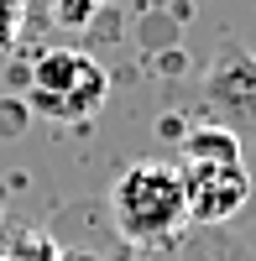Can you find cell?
Wrapping results in <instances>:
<instances>
[{
	"instance_id": "cell-1",
	"label": "cell",
	"mask_w": 256,
	"mask_h": 261,
	"mask_svg": "<svg viewBox=\"0 0 256 261\" xmlns=\"http://www.w3.org/2000/svg\"><path fill=\"white\" fill-rule=\"evenodd\" d=\"M110 220L120 230V241L131 246H167L178 241V230L188 225V193L178 162L141 157L110 183Z\"/></svg>"
},
{
	"instance_id": "cell-2",
	"label": "cell",
	"mask_w": 256,
	"mask_h": 261,
	"mask_svg": "<svg viewBox=\"0 0 256 261\" xmlns=\"http://www.w3.org/2000/svg\"><path fill=\"white\" fill-rule=\"evenodd\" d=\"M105 94H110V73L89 53H73V47L42 53L27 79V105L47 120H89L105 105Z\"/></svg>"
},
{
	"instance_id": "cell-3",
	"label": "cell",
	"mask_w": 256,
	"mask_h": 261,
	"mask_svg": "<svg viewBox=\"0 0 256 261\" xmlns=\"http://www.w3.org/2000/svg\"><path fill=\"white\" fill-rule=\"evenodd\" d=\"M204 105L215 110L209 125H225L230 136H256V58L246 47H230L204 73Z\"/></svg>"
},
{
	"instance_id": "cell-4",
	"label": "cell",
	"mask_w": 256,
	"mask_h": 261,
	"mask_svg": "<svg viewBox=\"0 0 256 261\" xmlns=\"http://www.w3.org/2000/svg\"><path fill=\"white\" fill-rule=\"evenodd\" d=\"M183 193H188V220L194 225H225L251 204V172L246 162H183Z\"/></svg>"
},
{
	"instance_id": "cell-5",
	"label": "cell",
	"mask_w": 256,
	"mask_h": 261,
	"mask_svg": "<svg viewBox=\"0 0 256 261\" xmlns=\"http://www.w3.org/2000/svg\"><path fill=\"white\" fill-rule=\"evenodd\" d=\"M183 162H241V136H230L225 125H199L183 141Z\"/></svg>"
}]
</instances>
